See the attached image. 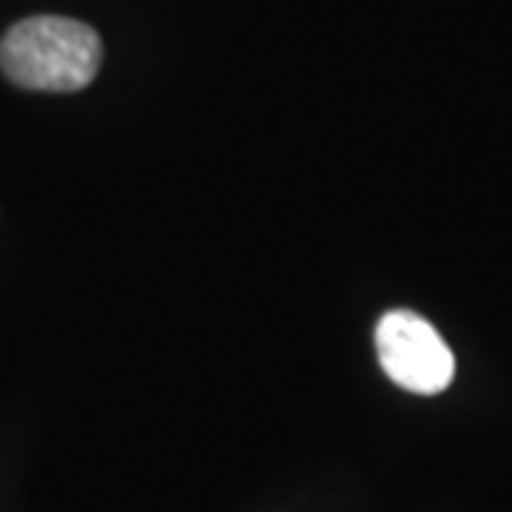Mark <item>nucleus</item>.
I'll list each match as a JSON object with an SVG mask.
<instances>
[{
    "instance_id": "f257e3e1",
    "label": "nucleus",
    "mask_w": 512,
    "mask_h": 512,
    "mask_svg": "<svg viewBox=\"0 0 512 512\" xmlns=\"http://www.w3.org/2000/svg\"><path fill=\"white\" fill-rule=\"evenodd\" d=\"M100 63V35L72 18L20 20L0 40V72L32 92H80L97 77Z\"/></svg>"
},
{
    "instance_id": "f03ea898",
    "label": "nucleus",
    "mask_w": 512,
    "mask_h": 512,
    "mask_svg": "<svg viewBox=\"0 0 512 512\" xmlns=\"http://www.w3.org/2000/svg\"><path fill=\"white\" fill-rule=\"evenodd\" d=\"M376 353L390 382L407 393L436 396L456 376L453 350L427 319L413 311L384 313L376 325Z\"/></svg>"
}]
</instances>
